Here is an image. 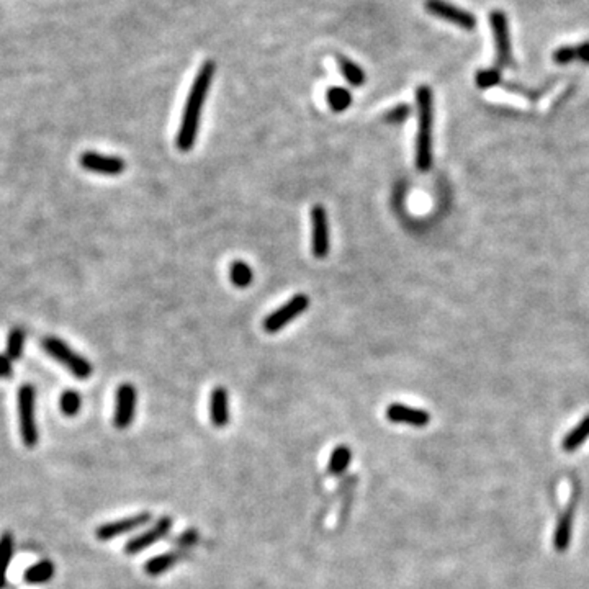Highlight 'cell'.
<instances>
[{
    "label": "cell",
    "mask_w": 589,
    "mask_h": 589,
    "mask_svg": "<svg viewBox=\"0 0 589 589\" xmlns=\"http://www.w3.org/2000/svg\"><path fill=\"white\" fill-rule=\"evenodd\" d=\"M215 71L216 64L213 61H206V63L200 67L198 74L195 76L194 84L190 87V94L187 97L185 110L182 113V121H180L179 126L177 141H175L180 151H190L196 141L200 128V117L201 112H203V105L211 87V82H213Z\"/></svg>",
    "instance_id": "1"
},
{
    "label": "cell",
    "mask_w": 589,
    "mask_h": 589,
    "mask_svg": "<svg viewBox=\"0 0 589 589\" xmlns=\"http://www.w3.org/2000/svg\"><path fill=\"white\" fill-rule=\"evenodd\" d=\"M417 103V136L416 167L427 172L432 167V128H434V95L431 87L420 85L416 89Z\"/></svg>",
    "instance_id": "2"
},
{
    "label": "cell",
    "mask_w": 589,
    "mask_h": 589,
    "mask_svg": "<svg viewBox=\"0 0 589 589\" xmlns=\"http://www.w3.org/2000/svg\"><path fill=\"white\" fill-rule=\"evenodd\" d=\"M43 349L49 357L58 360L64 369L69 370L77 379L87 380L94 374V367H92L90 362L82 357L81 354H77L76 350H72L63 339L48 335V338L43 339Z\"/></svg>",
    "instance_id": "3"
},
{
    "label": "cell",
    "mask_w": 589,
    "mask_h": 589,
    "mask_svg": "<svg viewBox=\"0 0 589 589\" xmlns=\"http://www.w3.org/2000/svg\"><path fill=\"white\" fill-rule=\"evenodd\" d=\"M36 390L33 385H23L18 390V420L22 441L28 448L38 444V427L35 422Z\"/></svg>",
    "instance_id": "4"
},
{
    "label": "cell",
    "mask_w": 589,
    "mask_h": 589,
    "mask_svg": "<svg viewBox=\"0 0 589 589\" xmlns=\"http://www.w3.org/2000/svg\"><path fill=\"white\" fill-rule=\"evenodd\" d=\"M309 308V298L308 294L298 293L294 294L293 298L288 299V302L280 307L275 311L268 314V316L263 319L262 326L267 333H278V331L283 329L287 324H290L293 319H297L299 314H303Z\"/></svg>",
    "instance_id": "5"
},
{
    "label": "cell",
    "mask_w": 589,
    "mask_h": 589,
    "mask_svg": "<svg viewBox=\"0 0 589 589\" xmlns=\"http://www.w3.org/2000/svg\"><path fill=\"white\" fill-rule=\"evenodd\" d=\"M489 25L493 30L496 46V66L506 67L513 64V46H511L509 23L503 10H493L489 13Z\"/></svg>",
    "instance_id": "6"
},
{
    "label": "cell",
    "mask_w": 589,
    "mask_h": 589,
    "mask_svg": "<svg viewBox=\"0 0 589 589\" xmlns=\"http://www.w3.org/2000/svg\"><path fill=\"white\" fill-rule=\"evenodd\" d=\"M426 10L434 17L446 20L448 23L457 25L458 28L468 30L472 32L477 27V17L473 13H470L468 10H463L453 5L447 0H426L424 4Z\"/></svg>",
    "instance_id": "7"
},
{
    "label": "cell",
    "mask_w": 589,
    "mask_h": 589,
    "mask_svg": "<svg viewBox=\"0 0 589 589\" xmlns=\"http://www.w3.org/2000/svg\"><path fill=\"white\" fill-rule=\"evenodd\" d=\"M331 236L328 211L323 205L311 208V252L316 259H324L329 254Z\"/></svg>",
    "instance_id": "8"
},
{
    "label": "cell",
    "mask_w": 589,
    "mask_h": 589,
    "mask_svg": "<svg viewBox=\"0 0 589 589\" xmlns=\"http://www.w3.org/2000/svg\"><path fill=\"white\" fill-rule=\"evenodd\" d=\"M138 393L131 383H123L117 388L115 412H113V424L117 429H126L133 424L136 415Z\"/></svg>",
    "instance_id": "9"
},
{
    "label": "cell",
    "mask_w": 589,
    "mask_h": 589,
    "mask_svg": "<svg viewBox=\"0 0 589 589\" xmlns=\"http://www.w3.org/2000/svg\"><path fill=\"white\" fill-rule=\"evenodd\" d=\"M172 524H174V519L169 518V516H162V518H159L148 530L141 532V534H138L136 537H131V539L126 542L125 554L136 555L144 549H148V547L156 544V542L162 540L164 537L172 530Z\"/></svg>",
    "instance_id": "10"
},
{
    "label": "cell",
    "mask_w": 589,
    "mask_h": 589,
    "mask_svg": "<svg viewBox=\"0 0 589 589\" xmlns=\"http://www.w3.org/2000/svg\"><path fill=\"white\" fill-rule=\"evenodd\" d=\"M151 519H153L151 513H149V511H143V513L130 516V518H123L118 520H112V523L102 524L100 527H97L95 535H97V539L102 542L113 540V539H117V537L128 534V532H133L139 529V527L149 524L151 523Z\"/></svg>",
    "instance_id": "11"
},
{
    "label": "cell",
    "mask_w": 589,
    "mask_h": 589,
    "mask_svg": "<svg viewBox=\"0 0 589 589\" xmlns=\"http://www.w3.org/2000/svg\"><path fill=\"white\" fill-rule=\"evenodd\" d=\"M79 162L89 172L100 175H120L125 172L126 162L118 156H107V154L87 151L81 156Z\"/></svg>",
    "instance_id": "12"
},
{
    "label": "cell",
    "mask_w": 589,
    "mask_h": 589,
    "mask_svg": "<svg viewBox=\"0 0 589 589\" xmlns=\"http://www.w3.org/2000/svg\"><path fill=\"white\" fill-rule=\"evenodd\" d=\"M386 417L396 424H407L412 427H426L431 422V415L427 411L401 405V403H391L386 407Z\"/></svg>",
    "instance_id": "13"
},
{
    "label": "cell",
    "mask_w": 589,
    "mask_h": 589,
    "mask_svg": "<svg viewBox=\"0 0 589 589\" xmlns=\"http://www.w3.org/2000/svg\"><path fill=\"white\" fill-rule=\"evenodd\" d=\"M210 420L215 427L230 424V395L225 386H216L210 395Z\"/></svg>",
    "instance_id": "14"
},
{
    "label": "cell",
    "mask_w": 589,
    "mask_h": 589,
    "mask_svg": "<svg viewBox=\"0 0 589 589\" xmlns=\"http://www.w3.org/2000/svg\"><path fill=\"white\" fill-rule=\"evenodd\" d=\"M187 555V550H175V552H165L157 557L149 558L144 565V571L148 573L149 576H159L162 573L169 571L170 568H174L177 563L182 560V558Z\"/></svg>",
    "instance_id": "15"
},
{
    "label": "cell",
    "mask_w": 589,
    "mask_h": 589,
    "mask_svg": "<svg viewBox=\"0 0 589 589\" xmlns=\"http://www.w3.org/2000/svg\"><path fill=\"white\" fill-rule=\"evenodd\" d=\"M573 506L566 509V513L561 516L560 520H558V525L555 529V537H554V545L557 552H566L568 545H570L571 542V532H573Z\"/></svg>",
    "instance_id": "16"
},
{
    "label": "cell",
    "mask_w": 589,
    "mask_h": 589,
    "mask_svg": "<svg viewBox=\"0 0 589 589\" xmlns=\"http://www.w3.org/2000/svg\"><path fill=\"white\" fill-rule=\"evenodd\" d=\"M56 568L53 561L49 560H41L36 561L35 565L28 566L23 573V580L30 583V585H43V583H48L53 580Z\"/></svg>",
    "instance_id": "17"
},
{
    "label": "cell",
    "mask_w": 589,
    "mask_h": 589,
    "mask_svg": "<svg viewBox=\"0 0 589 589\" xmlns=\"http://www.w3.org/2000/svg\"><path fill=\"white\" fill-rule=\"evenodd\" d=\"M350 462H352V451L345 444H340L331 453L328 472L334 477H340L349 468Z\"/></svg>",
    "instance_id": "18"
},
{
    "label": "cell",
    "mask_w": 589,
    "mask_h": 589,
    "mask_svg": "<svg viewBox=\"0 0 589 589\" xmlns=\"http://www.w3.org/2000/svg\"><path fill=\"white\" fill-rule=\"evenodd\" d=\"M589 437V415L583 417V421L576 427H573L566 437L563 439L561 448L565 452H575L583 446V442Z\"/></svg>",
    "instance_id": "19"
},
{
    "label": "cell",
    "mask_w": 589,
    "mask_h": 589,
    "mask_svg": "<svg viewBox=\"0 0 589 589\" xmlns=\"http://www.w3.org/2000/svg\"><path fill=\"white\" fill-rule=\"evenodd\" d=\"M338 64L343 76L345 77V81H347L350 85L360 87L365 84V72L362 71V67L357 63L345 58V56H338Z\"/></svg>",
    "instance_id": "20"
},
{
    "label": "cell",
    "mask_w": 589,
    "mask_h": 589,
    "mask_svg": "<svg viewBox=\"0 0 589 589\" xmlns=\"http://www.w3.org/2000/svg\"><path fill=\"white\" fill-rule=\"evenodd\" d=\"M230 278L232 285H236L237 288H246L254 280V272H252L249 263H246L244 261H234L230 267Z\"/></svg>",
    "instance_id": "21"
},
{
    "label": "cell",
    "mask_w": 589,
    "mask_h": 589,
    "mask_svg": "<svg viewBox=\"0 0 589 589\" xmlns=\"http://www.w3.org/2000/svg\"><path fill=\"white\" fill-rule=\"evenodd\" d=\"M13 557V537L10 534L0 535V589L7 581V570Z\"/></svg>",
    "instance_id": "22"
},
{
    "label": "cell",
    "mask_w": 589,
    "mask_h": 589,
    "mask_svg": "<svg viewBox=\"0 0 589 589\" xmlns=\"http://www.w3.org/2000/svg\"><path fill=\"white\" fill-rule=\"evenodd\" d=\"M326 98L331 110L335 113L345 112L352 103V94L344 87H331L326 92Z\"/></svg>",
    "instance_id": "23"
},
{
    "label": "cell",
    "mask_w": 589,
    "mask_h": 589,
    "mask_svg": "<svg viewBox=\"0 0 589 589\" xmlns=\"http://www.w3.org/2000/svg\"><path fill=\"white\" fill-rule=\"evenodd\" d=\"M25 345V331L22 328H13L10 331L7 339V355L12 360H18L23 354Z\"/></svg>",
    "instance_id": "24"
},
{
    "label": "cell",
    "mask_w": 589,
    "mask_h": 589,
    "mask_svg": "<svg viewBox=\"0 0 589 589\" xmlns=\"http://www.w3.org/2000/svg\"><path fill=\"white\" fill-rule=\"evenodd\" d=\"M59 406L63 415L66 416H76L81 411L82 406V396L76 390H67L59 398Z\"/></svg>",
    "instance_id": "25"
},
{
    "label": "cell",
    "mask_w": 589,
    "mask_h": 589,
    "mask_svg": "<svg viewBox=\"0 0 589 589\" xmlns=\"http://www.w3.org/2000/svg\"><path fill=\"white\" fill-rule=\"evenodd\" d=\"M499 81L501 72L498 71V67L496 69H483L477 74V85L480 89H489V87L499 84Z\"/></svg>",
    "instance_id": "26"
},
{
    "label": "cell",
    "mask_w": 589,
    "mask_h": 589,
    "mask_svg": "<svg viewBox=\"0 0 589 589\" xmlns=\"http://www.w3.org/2000/svg\"><path fill=\"white\" fill-rule=\"evenodd\" d=\"M411 115V107L406 105V103H400L395 108L386 112L385 120L386 123H393V125H398V123H403L407 120V117Z\"/></svg>",
    "instance_id": "27"
},
{
    "label": "cell",
    "mask_w": 589,
    "mask_h": 589,
    "mask_svg": "<svg viewBox=\"0 0 589 589\" xmlns=\"http://www.w3.org/2000/svg\"><path fill=\"white\" fill-rule=\"evenodd\" d=\"M576 59V46H561L554 53V61L558 64H570Z\"/></svg>",
    "instance_id": "28"
},
{
    "label": "cell",
    "mask_w": 589,
    "mask_h": 589,
    "mask_svg": "<svg viewBox=\"0 0 589 589\" xmlns=\"http://www.w3.org/2000/svg\"><path fill=\"white\" fill-rule=\"evenodd\" d=\"M196 542H198V532L190 529L187 532H184V534H180L177 539H175V545H179L180 550H189L190 547L196 544Z\"/></svg>",
    "instance_id": "29"
},
{
    "label": "cell",
    "mask_w": 589,
    "mask_h": 589,
    "mask_svg": "<svg viewBox=\"0 0 589 589\" xmlns=\"http://www.w3.org/2000/svg\"><path fill=\"white\" fill-rule=\"evenodd\" d=\"M13 374L12 359L7 354H0V379H8Z\"/></svg>",
    "instance_id": "30"
},
{
    "label": "cell",
    "mask_w": 589,
    "mask_h": 589,
    "mask_svg": "<svg viewBox=\"0 0 589 589\" xmlns=\"http://www.w3.org/2000/svg\"><path fill=\"white\" fill-rule=\"evenodd\" d=\"M576 59L589 64V41H585V43L576 46Z\"/></svg>",
    "instance_id": "31"
}]
</instances>
